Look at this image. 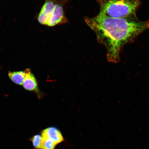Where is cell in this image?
<instances>
[{
  "label": "cell",
  "instance_id": "obj_9",
  "mask_svg": "<svg viewBox=\"0 0 149 149\" xmlns=\"http://www.w3.org/2000/svg\"><path fill=\"white\" fill-rule=\"evenodd\" d=\"M42 141V136L39 135H35L32 139L33 146L36 149H40Z\"/></svg>",
  "mask_w": 149,
  "mask_h": 149
},
{
  "label": "cell",
  "instance_id": "obj_2",
  "mask_svg": "<svg viewBox=\"0 0 149 149\" xmlns=\"http://www.w3.org/2000/svg\"><path fill=\"white\" fill-rule=\"evenodd\" d=\"M99 13L108 17L124 18L136 16L141 5L140 0H97Z\"/></svg>",
  "mask_w": 149,
  "mask_h": 149
},
{
  "label": "cell",
  "instance_id": "obj_3",
  "mask_svg": "<svg viewBox=\"0 0 149 149\" xmlns=\"http://www.w3.org/2000/svg\"><path fill=\"white\" fill-rule=\"evenodd\" d=\"M67 20L65 16L63 6L58 1L54 8L53 13L48 20L46 25L54 26L55 25L66 23Z\"/></svg>",
  "mask_w": 149,
  "mask_h": 149
},
{
  "label": "cell",
  "instance_id": "obj_5",
  "mask_svg": "<svg viewBox=\"0 0 149 149\" xmlns=\"http://www.w3.org/2000/svg\"><path fill=\"white\" fill-rule=\"evenodd\" d=\"M58 1V0H45L38 16L39 23L46 25L47 22L53 13Z\"/></svg>",
  "mask_w": 149,
  "mask_h": 149
},
{
  "label": "cell",
  "instance_id": "obj_1",
  "mask_svg": "<svg viewBox=\"0 0 149 149\" xmlns=\"http://www.w3.org/2000/svg\"><path fill=\"white\" fill-rule=\"evenodd\" d=\"M84 19L95 33L97 41L107 49L108 61L115 64L120 62L124 46L149 29V20L141 21L136 15L113 18L99 13L94 17H85Z\"/></svg>",
  "mask_w": 149,
  "mask_h": 149
},
{
  "label": "cell",
  "instance_id": "obj_6",
  "mask_svg": "<svg viewBox=\"0 0 149 149\" xmlns=\"http://www.w3.org/2000/svg\"><path fill=\"white\" fill-rule=\"evenodd\" d=\"M42 136L51 139L57 145L64 141L60 130L54 127H50L42 130Z\"/></svg>",
  "mask_w": 149,
  "mask_h": 149
},
{
  "label": "cell",
  "instance_id": "obj_4",
  "mask_svg": "<svg viewBox=\"0 0 149 149\" xmlns=\"http://www.w3.org/2000/svg\"><path fill=\"white\" fill-rule=\"evenodd\" d=\"M25 72V76L22 85L24 88L28 91L35 93L39 98H42L43 94L39 89L36 78L29 69H27Z\"/></svg>",
  "mask_w": 149,
  "mask_h": 149
},
{
  "label": "cell",
  "instance_id": "obj_8",
  "mask_svg": "<svg viewBox=\"0 0 149 149\" xmlns=\"http://www.w3.org/2000/svg\"><path fill=\"white\" fill-rule=\"evenodd\" d=\"M56 146L57 145L51 139L42 137L40 149H55Z\"/></svg>",
  "mask_w": 149,
  "mask_h": 149
},
{
  "label": "cell",
  "instance_id": "obj_7",
  "mask_svg": "<svg viewBox=\"0 0 149 149\" xmlns=\"http://www.w3.org/2000/svg\"><path fill=\"white\" fill-rule=\"evenodd\" d=\"M25 76L24 71L11 72L9 71L8 76L10 79L14 83L18 85H23Z\"/></svg>",
  "mask_w": 149,
  "mask_h": 149
}]
</instances>
